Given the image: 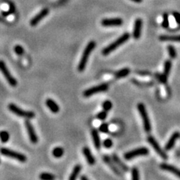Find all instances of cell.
Returning <instances> with one entry per match:
<instances>
[{
  "mask_svg": "<svg viewBox=\"0 0 180 180\" xmlns=\"http://www.w3.org/2000/svg\"><path fill=\"white\" fill-rule=\"evenodd\" d=\"M96 47V43L94 41H91L87 44V45L86 46V48L83 50V54H82V57L80 58V62L78 64L77 66V70L80 72H83L86 69V66L87 62H88L89 58H90L91 53L93 51L94 49Z\"/></svg>",
  "mask_w": 180,
  "mask_h": 180,
  "instance_id": "6da1fadb",
  "label": "cell"
},
{
  "mask_svg": "<svg viewBox=\"0 0 180 180\" xmlns=\"http://www.w3.org/2000/svg\"><path fill=\"white\" fill-rule=\"evenodd\" d=\"M131 37V35L128 32L124 33L123 35H122L119 38H118L115 41H113V43H111V44H109L108 46H107L106 48H104L101 51V53L104 56H108L110 53H112L113 51L116 50L119 47H120L121 45L125 44L128 40Z\"/></svg>",
  "mask_w": 180,
  "mask_h": 180,
  "instance_id": "7a4b0ae2",
  "label": "cell"
},
{
  "mask_svg": "<svg viewBox=\"0 0 180 180\" xmlns=\"http://www.w3.org/2000/svg\"><path fill=\"white\" fill-rule=\"evenodd\" d=\"M137 110L139 111L140 114L141 119H142L143 124V128L146 131V132H150L152 131V125L151 122H150L149 117L147 111H146V106L143 103H139L137 105Z\"/></svg>",
  "mask_w": 180,
  "mask_h": 180,
  "instance_id": "3957f363",
  "label": "cell"
},
{
  "mask_svg": "<svg viewBox=\"0 0 180 180\" xmlns=\"http://www.w3.org/2000/svg\"><path fill=\"white\" fill-rule=\"evenodd\" d=\"M8 108L11 113H13L16 116L23 117V118H25L27 119H31L35 118V116H36V114H35L34 112L24 111V110L19 107L18 106H17L16 104H12V103L8 104Z\"/></svg>",
  "mask_w": 180,
  "mask_h": 180,
  "instance_id": "277c9868",
  "label": "cell"
},
{
  "mask_svg": "<svg viewBox=\"0 0 180 180\" xmlns=\"http://www.w3.org/2000/svg\"><path fill=\"white\" fill-rule=\"evenodd\" d=\"M0 153L4 156L8 157V158L15 159V160L19 161L20 162L24 163L27 161V158L24 154L18 153V152L14 151V150L2 147L0 149Z\"/></svg>",
  "mask_w": 180,
  "mask_h": 180,
  "instance_id": "5b68a950",
  "label": "cell"
},
{
  "mask_svg": "<svg viewBox=\"0 0 180 180\" xmlns=\"http://www.w3.org/2000/svg\"><path fill=\"white\" fill-rule=\"evenodd\" d=\"M0 71L2 72V74H3V76L5 77L7 82L12 87H16L17 86V80L12 76V74L10 72V71L8 70V67H7L6 62L3 60H0Z\"/></svg>",
  "mask_w": 180,
  "mask_h": 180,
  "instance_id": "8992f818",
  "label": "cell"
},
{
  "mask_svg": "<svg viewBox=\"0 0 180 180\" xmlns=\"http://www.w3.org/2000/svg\"><path fill=\"white\" fill-rule=\"evenodd\" d=\"M149 153V150L148 148L143 146V147H139L135 149L129 151L128 153L124 154V158L125 160H132V159L137 158L138 156H144L147 155Z\"/></svg>",
  "mask_w": 180,
  "mask_h": 180,
  "instance_id": "52a82bcc",
  "label": "cell"
},
{
  "mask_svg": "<svg viewBox=\"0 0 180 180\" xmlns=\"http://www.w3.org/2000/svg\"><path fill=\"white\" fill-rule=\"evenodd\" d=\"M108 89H109V86L107 84V83H102V84L98 85L95 86H92L91 88L87 89V90H86L83 92V95L85 98H90L93 95H95V94L106 92V91H107Z\"/></svg>",
  "mask_w": 180,
  "mask_h": 180,
  "instance_id": "ba28073f",
  "label": "cell"
},
{
  "mask_svg": "<svg viewBox=\"0 0 180 180\" xmlns=\"http://www.w3.org/2000/svg\"><path fill=\"white\" fill-rule=\"evenodd\" d=\"M147 141L149 142V143L153 146L154 150L158 153V155L161 157V158L162 159H164V160H167V159L168 158V156H167V153H165L164 150L162 149V148L161 147L160 145L158 144V143L157 142L156 140H155L153 136H149L147 138Z\"/></svg>",
  "mask_w": 180,
  "mask_h": 180,
  "instance_id": "9c48e42d",
  "label": "cell"
},
{
  "mask_svg": "<svg viewBox=\"0 0 180 180\" xmlns=\"http://www.w3.org/2000/svg\"><path fill=\"white\" fill-rule=\"evenodd\" d=\"M103 161H104V163H105L107 165L111 168V170L113 171V173H115L117 176H121V177L122 176H123L122 170H120V168H119V167L116 165V163L113 161V160L112 159V158H111L110 156H108V155H105L103 156Z\"/></svg>",
  "mask_w": 180,
  "mask_h": 180,
  "instance_id": "30bf717a",
  "label": "cell"
},
{
  "mask_svg": "<svg viewBox=\"0 0 180 180\" xmlns=\"http://www.w3.org/2000/svg\"><path fill=\"white\" fill-rule=\"evenodd\" d=\"M25 126L27 128L28 135H29V140L32 142L33 144H36L38 141V135L36 134V131H35L34 127H33L32 124L31 123V122L29 119L26 120L25 121Z\"/></svg>",
  "mask_w": 180,
  "mask_h": 180,
  "instance_id": "8fae6325",
  "label": "cell"
},
{
  "mask_svg": "<svg viewBox=\"0 0 180 180\" xmlns=\"http://www.w3.org/2000/svg\"><path fill=\"white\" fill-rule=\"evenodd\" d=\"M101 23L104 27H120L123 23V20L121 18H105L101 20Z\"/></svg>",
  "mask_w": 180,
  "mask_h": 180,
  "instance_id": "7c38bea8",
  "label": "cell"
},
{
  "mask_svg": "<svg viewBox=\"0 0 180 180\" xmlns=\"http://www.w3.org/2000/svg\"><path fill=\"white\" fill-rule=\"evenodd\" d=\"M49 11H50V10H49V8H45L41 10L38 15H36V16L33 17L32 20H30L29 23H30L31 27H36V26H37L38 23L41 21V20H43L47 15H48Z\"/></svg>",
  "mask_w": 180,
  "mask_h": 180,
  "instance_id": "4fadbf2b",
  "label": "cell"
},
{
  "mask_svg": "<svg viewBox=\"0 0 180 180\" xmlns=\"http://www.w3.org/2000/svg\"><path fill=\"white\" fill-rule=\"evenodd\" d=\"M143 20L140 18L136 19L134 22V30H133V37L134 39H139L141 36V30H142Z\"/></svg>",
  "mask_w": 180,
  "mask_h": 180,
  "instance_id": "5bb4252c",
  "label": "cell"
},
{
  "mask_svg": "<svg viewBox=\"0 0 180 180\" xmlns=\"http://www.w3.org/2000/svg\"><path fill=\"white\" fill-rule=\"evenodd\" d=\"M179 137H180V133L179 132H174V134L171 135V137H170L169 140L167 141V143H166L165 147H164L166 151H170V150H171V149L175 146V143H176V141H177V140L179 139Z\"/></svg>",
  "mask_w": 180,
  "mask_h": 180,
  "instance_id": "9a60e30c",
  "label": "cell"
},
{
  "mask_svg": "<svg viewBox=\"0 0 180 180\" xmlns=\"http://www.w3.org/2000/svg\"><path fill=\"white\" fill-rule=\"evenodd\" d=\"M82 152H83V155H84L88 164H90V165H94L95 164V158H94L90 149L87 147V146H84L83 148V149H82Z\"/></svg>",
  "mask_w": 180,
  "mask_h": 180,
  "instance_id": "2e32d148",
  "label": "cell"
},
{
  "mask_svg": "<svg viewBox=\"0 0 180 180\" xmlns=\"http://www.w3.org/2000/svg\"><path fill=\"white\" fill-rule=\"evenodd\" d=\"M160 168L163 170L168 171L170 173H172V174H174L175 176L180 178V170L178 169L177 167H174V166L166 163H162L160 164Z\"/></svg>",
  "mask_w": 180,
  "mask_h": 180,
  "instance_id": "e0dca14e",
  "label": "cell"
},
{
  "mask_svg": "<svg viewBox=\"0 0 180 180\" xmlns=\"http://www.w3.org/2000/svg\"><path fill=\"white\" fill-rule=\"evenodd\" d=\"M112 159H113V161L116 163V165L119 167V168H120L121 170L124 171V172H128V171L129 170L128 167L122 161L121 159L117 156L116 154H113V155H112Z\"/></svg>",
  "mask_w": 180,
  "mask_h": 180,
  "instance_id": "ac0fdd59",
  "label": "cell"
},
{
  "mask_svg": "<svg viewBox=\"0 0 180 180\" xmlns=\"http://www.w3.org/2000/svg\"><path fill=\"white\" fill-rule=\"evenodd\" d=\"M45 103H46L47 107H48L49 110H50L52 113H59V111H60V108H59V105L57 104V102H56L55 101L53 100V99L48 98L46 101H45Z\"/></svg>",
  "mask_w": 180,
  "mask_h": 180,
  "instance_id": "d6986e66",
  "label": "cell"
},
{
  "mask_svg": "<svg viewBox=\"0 0 180 180\" xmlns=\"http://www.w3.org/2000/svg\"><path fill=\"white\" fill-rule=\"evenodd\" d=\"M91 134H92V140H93L95 147L97 149H100L101 146V142L100 136H99L98 132L97 129H92V132H91Z\"/></svg>",
  "mask_w": 180,
  "mask_h": 180,
  "instance_id": "ffe728a7",
  "label": "cell"
},
{
  "mask_svg": "<svg viewBox=\"0 0 180 180\" xmlns=\"http://www.w3.org/2000/svg\"><path fill=\"white\" fill-rule=\"evenodd\" d=\"M159 40L162 41H176L180 42V35L179 36H159Z\"/></svg>",
  "mask_w": 180,
  "mask_h": 180,
  "instance_id": "44dd1931",
  "label": "cell"
},
{
  "mask_svg": "<svg viewBox=\"0 0 180 180\" xmlns=\"http://www.w3.org/2000/svg\"><path fill=\"white\" fill-rule=\"evenodd\" d=\"M82 170V166L80 164H77V165L74 166V169H73L72 172H71V175H70L69 179V180H75L78 177L79 174L81 172Z\"/></svg>",
  "mask_w": 180,
  "mask_h": 180,
  "instance_id": "7402d4cb",
  "label": "cell"
},
{
  "mask_svg": "<svg viewBox=\"0 0 180 180\" xmlns=\"http://www.w3.org/2000/svg\"><path fill=\"white\" fill-rule=\"evenodd\" d=\"M131 70L128 69V68H124V69H122L120 70H119L118 71H116L115 73V77L117 79H120V78H123L127 77L128 75L130 74Z\"/></svg>",
  "mask_w": 180,
  "mask_h": 180,
  "instance_id": "603a6c76",
  "label": "cell"
},
{
  "mask_svg": "<svg viewBox=\"0 0 180 180\" xmlns=\"http://www.w3.org/2000/svg\"><path fill=\"white\" fill-rule=\"evenodd\" d=\"M64 154V149L63 148L60 147V146H57V147H55L52 151V155L54 158H59L63 155Z\"/></svg>",
  "mask_w": 180,
  "mask_h": 180,
  "instance_id": "cb8c5ba5",
  "label": "cell"
},
{
  "mask_svg": "<svg viewBox=\"0 0 180 180\" xmlns=\"http://www.w3.org/2000/svg\"><path fill=\"white\" fill-rule=\"evenodd\" d=\"M171 67H172V62H171L170 60H167L165 62H164L163 74L165 75V76H167V77L169 76L170 72V70H171Z\"/></svg>",
  "mask_w": 180,
  "mask_h": 180,
  "instance_id": "d4e9b609",
  "label": "cell"
},
{
  "mask_svg": "<svg viewBox=\"0 0 180 180\" xmlns=\"http://www.w3.org/2000/svg\"><path fill=\"white\" fill-rule=\"evenodd\" d=\"M9 138L10 134L8 132H6V131H2V132H0V140H1L2 143H7L9 140Z\"/></svg>",
  "mask_w": 180,
  "mask_h": 180,
  "instance_id": "484cf974",
  "label": "cell"
},
{
  "mask_svg": "<svg viewBox=\"0 0 180 180\" xmlns=\"http://www.w3.org/2000/svg\"><path fill=\"white\" fill-rule=\"evenodd\" d=\"M39 178L42 180H53L55 179V176L53 174L49 173H42L40 174Z\"/></svg>",
  "mask_w": 180,
  "mask_h": 180,
  "instance_id": "4316f807",
  "label": "cell"
},
{
  "mask_svg": "<svg viewBox=\"0 0 180 180\" xmlns=\"http://www.w3.org/2000/svg\"><path fill=\"white\" fill-rule=\"evenodd\" d=\"M167 51H168L169 56L171 59H175L176 57V49L172 45H168L167 46Z\"/></svg>",
  "mask_w": 180,
  "mask_h": 180,
  "instance_id": "83f0119b",
  "label": "cell"
},
{
  "mask_svg": "<svg viewBox=\"0 0 180 180\" xmlns=\"http://www.w3.org/2000/svg\"><path fill=\"white\" fill-rule=\"evenodd\" d=\"M161 27L164 29H167L169 27V16L168 14L164 13L163 15V21L161 23Z\"/></svg>",
  "mask_w": 180,
  "mask_h": 180,
  "instance_id": "f1b7e54d",
  "label": "cell"
},
{
  "mask_svg": "<svg viewBox=\"0 0 180 180\" xmlns=\"http://www.w3.org/2000/svg\"><path fill=\"white\" fill-rule=\"evenodd\" d=\"M102 107H103V109H104V111L108 112L111 111V110L112 109V107H113V104H112V102L111 101L107 100L103 103Z\"/></svg>",
  "mask_w": 180,
  "mask_h": 180,
  "instance_id": "f546056e",
  "label": "cell"
},
{
  "mask_svg": "<svg viewBox=\"0 0 180 180\" xmlns=\"http://www.w3.org/2000/svg\"><path fill=\"white\" fill-rule=\"evenodd\" d=\"M132 178L133 180H139L140 179V175L139 170L137 167H133L132 170Z\"/></svg>",
  "mask_w": 180,
  "mask_h": 180,
  "instance_id": "4dcf8cb0",
  "label": "cell"
},
{
  "mask_svg": "<svg viewBox=\"0 0 180 180\" xmlns=\"http://www.w3.org/2000/svg\"><path fill=\"white\" fill-rule=\"evenodd\" d=\"M107 116V111H105L99 112V113L97 114V119L99 120H101V121L106 119Z\"/></svg>",
  "mask_w": 180,
  "mask_h": 180,
  "instance_id": "1f68e13d",
  "label": "cell"
},
{
  "mask_svg": "<svg viewBox=\"0 0 180 180\" xmlns=\"http://www.w3.org/2000/svg\"><path fill=\"white\" fill-rule=\"evenodd\" d=\"M15 5H14L13 2H9V10H8V13H4V12H3L2 15H4V16H8V15L15 13Z\"/></svg>",
  "mask_w": 180,
  "mask_h": 180,
  "instance_id": "d6a6232c",
  "label": "cell"
},
{
  "mask_svg": "<svg viewBox=\"0 0 180 180\" xmlns=\"http://www.w3.org/2000/svg\"><path fill=\"white\" fill-rule=\"evenodd\" d=\"M99 131L102 133H107L109 132V125L107 123H102L99 127Z\"/></svg>",
  "mask_w": 180,
  "mask_h": 180,
  "instance_id": "836d02e7",
  "label": "cell"
},
{
  "mask_svg": "<svg viewBox=\"0 0 180 180\" xmlns=\"http://www.w3.org/2000/svg\"><path fill=\"white\" fill-rule=\"evenodd\" d=\"M103 145H104V147L107 149L111 148L112 146H113V140H112L111 139L107 138V139L104 140V142H103Z\"/></svg>",
  "mask_w": 180,
  "mask_h": 180,
  "instance_id": "e575fe53",
  "label": "cell"
},
{
  "mask_svg": "<svg viewBox=\"0 0 180 180\" xmlns=\"http://www.w3.org/2000/svg\"><path fill=\"white\" fill-rule=\"evenodd\" d=\"M15 52L16 53V54H17V55L21 56L22 54L24 53V49L23 48L22 46L17 44L15 47Z\"/></svg>",
  "mask_w": 180,
  "mask_h": 180,
  "instance_id": "d590c367",
  "label": "cell"
},
{
  "mask_svg": "<svg viewBox=\"0 0 180 180\" xmlns=\"http://www.w3.org/2000/svg\"><path fill=\"white\" fill-rule=\"evenodd\" d=\"M157 77H158V79L160 80L161 83H165L166 82H167V77L165 76L164 74H157Z\"/></svg>",
  "mask_w": 180,
  "mask_h": 180,
  "instance_id": "8d00e7d4",
  "label": "cell"
},
{
  "mask_svg": "<svg viewBox=\"0 0 180 180\" xmlns=\"http://www.w3.org/2000/svg\"><path fill=\"white\" fill-rule=\"evenodd\" d=\"M173 16L174 17L176 23L180 25V14L179 13V12H176V11L174 12V13H173Z\"/></svg>",
  "mask_w": 180,
  "mask_h": 180,
  "instance_id": "74e56055",
  "label": "cell"
},
{
  "mask_svg": "<svg viewBox=\"0 0 180 180\" xmlns=\"http://www.w3.org/2000/svg\"><path fill=\"white\" fill-rule=\"evenodd\" d=\"M131 1L134 2H136V3H141L143 2V0H131Z\"/></svg>",
  "mask_w": 180,
  "mask_h": 180,
  "instance_id": "f35d334b",
  "label": "cell"
},
{
  "mask_svg": "<svg viewBox=\"0 0 180 180\" xmlns=\"http://www.w3.org/2000/svg\"><path fill=\"white\" fill-rule=\"evenodd\" d=\"M80 179L81 180H88V178H87L86 176H83L80 177Z\"/></svg>",
  "mask_w": 180,
  "mask_h": 180,
  "instance_id": "ab89813d",
  "label": "cell"
},
{
  "mask_svg": "<svg viewBox=\"0 0 180 180\" xmlns=\"http://www.w3.org/2000/svg\"><path fill=\"white\" fill-rule=\"evenodd\" d=\"M0 163H1V160H0Z\"/></svg>",
  "mask_w": 180,
  "mask_h": 180,
  "instance_id": "60d3db41",
  "label": "cell"
}]
</instances>
